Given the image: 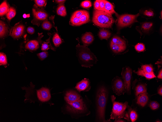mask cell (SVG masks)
I'll list each match as a JSON object with an SVG mask.
<instances>
[{
    "instance_id": "cell-1",
    "label": "cell",
    "mask_w": 162,
    "mask_h": 122,
    "mask_svg": "<svg viewBox=\"0 0 162 122\" xmlns=\"http://www.w3.org/2000/svg\"><path fill=\"white\" fill-rule=\"evenodd\" d=\"M76 47L78 60L81 66L90 68L96 64L98 60L89 49L79 43Z\"/></svg>"
},
{
    "instance_id": "cell-2",
    "label": "cell",
    "mask_w": 162,
    "mask_h": 122,
    "mask_svg": "<svg viewBox=\"0 0 162 122\" xmlns=\"http://www.w3.org/2000/svg\"><path fill=\"white\" fill-rule=\"evenodd\" d=\"M104 86L99 87L97 89L96 96L97 114L98 121L107 122L105 119V110L108 97V93Z\"/></svg>"
},
{
    "instance_id": "cell-3",
    "label": "cell",
    "mask_w": 162,
    "mask_h": 122,
    "mask_svg": "<svg viewBox=\"0 0 162 122\" xmlns=\"http://www.w3.org/2000/svg\"><path fill=\"white\" fill-rule=\"evenodd\" d=\"M92 21L94 24L99 27L109 28L112 27L115 20L112 15L104 11L94 9Z\"/></svg>"
},
{
    "instance_id": "cell-4",
    "label": "cell",
    "mask_w": 162,
    "mask_h": 122,
    "mask_svg": "<svg viewBox=\"0 0 162 122\" xmlns=\"http://www.w3.org/2000/svg\"><path fill=\"white\" fill-rule=\"evenodd\" d=\"M111 99L113 106L110 119L116 120L124 117L125 110L129 106L128 102L123 103L115 101V97L113 95L111 96Z\"/></svg>"
},
{
    "instance_id": "cell-5",
    "label": "cell",
    "mask_w": 162,
    "mask_h": 122,
    "mask_svg": "<svg viewBox=\"0 0 162 122\" xmlns=\"http://www.w3.org/2000/svg\"><path fill=\"white\" fill-rule=\"evenodd\" d=\"M110 48L114 53H121L126 50V44L125 41L117 36H113L110 43Z\"/></svg>"
},
{
    "instance_id": "cell-6",
    "label": "cell",
    "mask_w": 162,
    "mask_h": 122,
    "mask_svg": "<svg viewBox=\"0 0 162 122\" xmlns=\"http://www.w3.org/2000/svg\"><path fill=\"white\" fill-rule=\"evenodd\" d=\"M67 103L66 108L70 112L80 113L84 112L87 110L85 104L81 98L74 102Z\"/></svg>"
},
{
    "instance_id": "cell-7",
    "label": "cell",
    "mask_w": 162,
    "mask_h": 122,
    "mask_svg": "<svg viewBox=\"0 0 162 122\" xmlns=\"http://www.w3.org/2000/svg\"><path fill=\"white\" fill-rule=\"evenodd\" d=\"M139 15V13L135 15L125 14L119 16L118 19V25L120 28H122L128 26L136 20V18Z\"/></svg>"
},
{
    "instance_id": "cell-8",
    "label": "cell",
    "mask_w": 162,
    "mask_h": 122,
    "mask_svg": "<svg viewBox=\"0 0 162 122\" xmlns=\"http://www.w3.org/2000/svg\"><path fill=\"white\" fill-rule=\"evenodd\" d=\"M112 87L113 92L119 95L125 92L124 81L121 77H116L112 80Z\"/></svg>"
},
{
    "instance_id": "cell-9",
    "label": "cell",
    "mask_w": 162,
    "mask_h": 122,
    "mask_svg": "<svg viewBox=\"0 0 162 122\" xmlns=\"http://www.w3.org/2000/svg\"><path fill=\"white\" fill-rule=\"evenodd\" d=\"M132 73V70L129 67L123 68L121 75L124 82L126 91L129 92L130 90Z\"/></svg>"
},
{
    "instance_id": "cell-10",
    "label": "cell",
    "mask_w": 162,
    "mask_h": 122,
    "mask_svg": "<svg viewBox=\"0 0 162 122\" xmlns=\"http://www.w3.org/2000/svg\"><path fill=\"white\" fill-rule=\"evenodd\" d=\"M36 94L38 100L42 102H47L51 98L50 90L46 87H42L36 90Z\"/></svg>"
},
{
    "instance_id": "cell-11",
    "label": "cell",
    "mask_w": 162,
    "mask_h": 122,
    "mask_svg": "<svg viewBox=\"0 0 162 122\" xmlns=\"http://www.w3.org/2000/svg\"><path fill=\"white\" fill-rule=\"evenodd\" d=\"M32 12L34 16V19L32 20L33 23L34 24L38 25L39 23L46 20L48 15V14L44 11L39 9L36 10L33 9Z\"/></svg>"
},
{
    "instance_id": "cell-12",
    "label": "cell",
    "mask_w": 162,
    "mask_h": 122,
    "mask_svg": "<svg viewBox=\"0 0 162 122\" xmlns=\"http://www.w3.org/2000/svg\"><path fill=\"white\" fill-rule=\"evenodd\" d=\"M91 86L89 79L84 78L76 84L75 88L79 92L88 91L90 89Z\"/></svg>"
},
{
    "instance_id": "cell-13",
    "label": "cell",
    "mask_w": 162,
    "mask_h": 122,
    "mask_svg": "<svg viewBox=\"0 0 162 122\" xmlns=\"http://www.w3.org/2000/svg\"><path fill=\"white\" fill-rule=\"evenodd\" d=\"M65 100L68 103H72L81 98L80 95L76 91L72 90L67 91L64 97Z\"/></svg>"
},
{
    "instance_id": "cell-14",
    "label": "cell",
    "mask_w": 162,
    "mask_h": 122,
    "mask_svg": "<svg viewBox=\"0 0 162 122\" xmlns=\"http://www.w3.org/2000/svg\"><path fill=\"white\" fill-rule=\"evenodd\" d=\"M24 30V25L22 24H17L13 27L11 36L15 38H19L23 35Z\"/></svg>"
},
{
    "instance_id": "cell-15",
    "label": "cell",
    "mask_w": 162,
    "mask_h": 122,
    "mask_svg": "<svg viewBox=\"0 0 162 122\" xmlns=\"http://www.w3.org/2000/svg\"><path fill=\"white\" fill-rule=\"evenodd\" d=\"M94 39L93 34L90 32H86L81 37V40L84 46H87L91 44Z\"/></svg>"
},
{
    "instance_id": "cell-16",
    "label": "cell",
    "mask_w": 162,
    "mask_h": 122,
    "mask_svg": "<svg viewBox=\"0 0 162 122\" xmlns=\"http://www.w3.org/2000/svg\"><path fill=\"white\" fill-rule=\"evenodd\" d=\"M129 112L125 113L124 117L125 119L129 121L130 118L131 121L134 122L137 119L138 115L136 112L133 110H129Z\"/></svg>"
},
{
    "instance_id": "cell-17",
    "label": "cell",
    "mask_w": 162,
    "mask_h": 122,
    "mask_svg": "<svg viewBox=\"0 0 162 122\" xmlns=\"http://www.w3.org/2000/svg\"><path fill=\"white\" fill-rule=\"evenodd\" d=\"M39 47V42L36 40H30L26 43L25 47L27 49L31 51L36 50Z\"/></svg>"
},
{
    "instance_id": "cell-18",
    "label": "cell",
    "mask_w": 162,
    "mask_h": 122,
    "mask_svg": "<svg viewBox=\"0 0 162 122\" xmlns=\"http://www.w3.org/2000/svg\"><path fill=\"white\" fill-rule=\"evenodd\" d=\"M148 97L146 92L141 94L138 97L137 103L142 107H144L148 101Z\"/></svg>"
},
{
    "instance_id": "cell-19",
    "label": "cell",
    "mask_w": 162,
    "mask_h": 122,
    "mask_svg": "<svg viewBox=\"0 0 162 122\" xmlns=\"http://www.w3.org/2000/svg\"><path fill=\"white\" fill-rule=\"evenodd\" d=\"M51 41L54 46V50H55V48L59 46L62 42V39L56 32L53 35L51 38Z\"/></svg>"
},
{
    "instance_id": "cell-20",
    "label": "cell",
    "mask_w": 162,
    "mask_h": 122,
    "mask_svg": "<svg viewBox=\"0 0 162 122\" xmlns=\"http://www.w3.org/2000/svg\"><path fill=\"white\" fill-rule=\"evenodd\" d=\"M105 7L104 11L112 15L116 13L113 5L109 1L104 0Z\"/></svg>"
},
{
    "instance_id": "cell-21",
    "label": "cell",
    "mask_w": 162,
    "mask_h": 122,
    "mask_svg": "<svg viewBox=\"0 0 162 122\" xmlns=\"http://www.w3.org/2000/svg\"><path fill=\"white\" fill-rule=\"evenodd\" d=\"M133 72L138 75L144 76L146 79H151L156 77L154 73L150 74L146 73L144 72L141 68H138L137 71H134Z\"/></svg>"
},
{
    "instance_id": "cell-22",
    "label": "cell",
    "mask_w": 162,
    "mask_h": 122,
    "mask_svg": "<svg viewBox=\"0 0 162 122\" xmlns=\"http://www.w3.org/2000/svg\"><path fill=\"white\" fill-rule=\"evenodd\" d=\"M111 35V33L109 31L104 29H100L98 33V37L101 40H107L110 37Z\"/></svg>"
},
{
    "instance_id": "cell-23",
    "label": "cell",
    "mask_w": 162,
    "mask_h": 122,
    "mask_svg": "<svg viewBox=\"0 0 162 122\" xmlns=\"http://www.w3.org/2000/svg\"><path fill=\"white\" fill-rule=\"evenodd\" d=\"M9 9V5L6 1L2 2L0 6V16H2L6 14Z\"/></svg>"
},
{
    "instance_id": "cell-24",
    "label": "cell",
    "mask_w": 162,
    "mask_h": 122,
    "mask_svg": "<svg viewBox=\"0 0 162 122\" xmlns=\"http://www.w3.org/2000/svg\"><path fill=\"white\" fill-rule=\"evenodd\" d=\"M78 18L80 20L81 25L86 24L90 21L89 13L88 11L85 10L82 15Z\"/></svg>"
},
{
    "instance_id": "cell-25",
    "label": "cell",
    "mask_w": 162,
    "mask_h": 122,
    "mask_svg": "<svg viewBox=\"0 0 162 122\" xmlns=\"http://www.w3.org/2000/svg\"><path fill=\"white\" fill-rule=\"evenodd\" d=\"M7 26L3 22L0 20V37L2 38L5 36L8 32Z\"/></svg>"
},
{
    "instance_id": "cell-26",
    "label": "cell",
    "mask_w": 162,
    "mask_h": 122,
    "mask_svg": "<svg viewBox=\"0 0 162 122\" xmlns=\"http://www.w3.org/2000/svg\"><path fill=\"white\" fill-rule=\"evenodd\" d=\"M135 95L138 96L139 94L146 92V88L145 85L143 84H139L135 88Z\"/></svg>"
},
{
    "instance_id": "cell-27",
    "label": "cell",
    "mask_w": 162,
    "mask_h": 122,
    "mask_svg": "<svg viewBox=\"0 0 162 122\" xmlns=\"http://www.w3.org/2000/svg\"><path fill=\"white\" fill-rule=\"evenodd\" d=\"M57 12V14L62 16H65L67 14L66 9L63 4H60L58 7Z\"/></svg>"
},
{
    "instance_id": "cell-28",
    "label": "cell",
    "mask_w": 162,
    "mask_h": 122,
    "mask_svg": "<svg viewBox=\"0 0 162 122\" xmlns=\"http://www.w3.org/2000/svg\"><path fill=\"white\" fill-rule=\"evenodd\" d=\"M141 68L144 72L146 73L150 74L154 73L153 67L151 64L143 65Z\"/></svg>"
},
{
    "instance_id": "cell-29",
    "label": "cell",
    "mask_w": 162,
    "mask_h": 122,
    "mask_svg": "<svg viewBox=\"0 0 162 122\" xmlns=\"http://www.w3.org/2000/svg\"><path fill=\"white\" fill-rule=\"evenodd\" d=\"M153 24V23L151 22L144 23L141 25V29L143 31L147 32L151 29Z\"/></svg>"
},
{
    "instance_id": "cell-30",
    "label": "cell",
    "mask_w": 162,
    "mask_h": 122,
    "mask_svg": "<svg viewBox=\"0 0 162 122\" xmlns=\"http://www.w3.org/2000/svg\"><path fill=\"white\" fill-rule=\"evenodd\" d=\"M16 13L15 9L12 7H10L8 12L6 14V17L8 19L10 20L15 17Z\"/></svg>"
},
{
    "instance_id": "cell-31",
    "label": "cell",
    "mask_w": 162,
    "mask_h": 122,
    "mask_svg": "<svg viewBox=\"0 0 162 122\" xmlns=\"http://www.w3.org/2000/svg\"><path fill=\"white\" fill-rule=\"evenodd\" d=\"M42 28L45 30H49L52 27V25L50 22L47 20L44 21L42 24Z\"/></svg>"
},
{
    "instance_id": "cell-32",
    "label": "cell",
    "mask_w": 162,
    "mask_h": 122,
    "mask_svg": "<svg viewBox=\"0 0 162 122\" xmlns=\"http://www.w3.org/2000/svg\"><path fill=\"white\" fill-rule=\"evenodd\" d=\"M7 61L6 55L4 53H0V65H5L7 64Z\"/></svg>"
},
{
    "instance_id": "cell-33",
    "label": "cell",
    "mask_w": 162,
    "mask_h": 122,
    "mask_svg": "<svg viewBox=\"0 0 162 122\" xmlns=\"http://www.w3.org/2000/svg\"><path fill=\"white\" fill-rule=\"evenodd\" d=\"M136 50L138 52L144 51L145 49L144 45L142 43H138L136 44L135 47Z\"/></svg>"
},
{
    "instance_id": "cell-34",
    "label": "cell",
    "mask_w": 162,
    "mask_h": 122,
    "mask_svg": "<svg viewBox=\"0 0 162 122\" xmlns=\"http://www.w3.org/2000/svg\"><path fill=\"white\" fill-rule=\"evenodd\" d=\"M81 6L83 8L87 9L91 7L92 4L90 1L86 0L82 2L81 3Z\"/></svg>"
},
{
    "instance_id": "cell-35",
    "label": "cell",
    "mask_w": 162,
    "mask_h": 122,
    "mask_svg": "<svg viewBox=\"0 0 162 122\" xmlns=\"http://www.w3.org/2000/svg\"><path fill=\"white\" fill-rule=\"evenodd\" d=\"M37 55L41 60H42L48 56V53L47 51H43L37 54Z\"/></svg>"
},
{
    "instance_id": "cell-36",
    "label": "cell",
    "mask_w": 162,
    "mask_h": 122,
    "mask_svg": "<svg viewBox=\"0 0 162 122\" xmlns=\"http://www.w3.org/2000/svg\"><path fill=\"white\" fill-rule=\"evenodd\" d=\"M149 106L152 110H155L159 108V104L156 101H152L149 104Z\"/></svg>"
},
{
    "instance_id": "cell-37",
    "label": "cell",
    "mask_w": 162,
    "mask_h": 122,
    "mask_svg": "<svg viewBox=\"0 0 162 122\" xmlns=\"http://www.w3.org/2000/svg\"><path fill=\"white\" fill-rule=\"evenodd\" d=\"M36 4L39 7H42L45 6L46 4V0H34Z\"/></svg>"
},
{
    "instance_id": "cell-38",
    "label": "cell",
    "mask_w": 162,
    "mask_h": 122,
    "mask_svg": "<svg viewBox=\"0 0 162 122\" xmlns=\"http://www.w3.org/2000/svg\"><path fill=\"white\" fill-rule=\"evenodd\" d=\"M143 14L149 17H152L154 15V12L151 10H145Z\"/></svg>"
},
{
    "instance_id": "cell-39",
    "label": "cell",
    "mask_w": 162,
    "mask_h": 122,
    "mask_svg": "<svg viewBox=\"0 0 162 122\" xmlns=\"http://www.w3.org/2000/svg\"><path fill=\"white\" fill-rule=\"evenodd\" d=\"M48 43L46 42H44L42 44L41 46L42 50H46L49 49V46Z\"/></svg>"
},
{
    "instance_id": "cell-40",
    "label": "cell",
    "mask_w": 162,
    "mask_h": 122,
    "mask_svg": "<svg viewBox=\"0 0 162 122\" xmlns=\"http://www.w3.org/2000/svg\"><path fill=\"white\" fill-rule=\"evenodd\" d=\"M100 6L98 10L104 11L105 2L104 0H99Z\"/></svg>"
},
{
    "instance_id": "cell-41",
    "label": "cell",
    "mask_w": 162,
    "mask_h": 122,
    "mask_svg": "<svg viewBox=\"0 0 162 122\" xmlns=\"http://www.w3.org/2000/svg\"><path fill=\"white\" fill-rule=\"evenodd\" d=\"M94 9L98 10L100 6L99 0H96L94 4Z\"/></svg>"
},
{
    "instance_id": "cell-42",
    "label": "cell",
    "mask_w": 162,
    "mask_h": 122,
    "mask_svg": "<svg viewBox=\"0 0 162 122\" xmlns=\"http://www.w3.org/2000/svg\"><path fill=\"white\" fill-rule=\"evenodd\" d=\"M26 31L28 33L31 34H33L35 32L34 29L30 27H28L27 28Z\"/></svg>"
},
{
    "instance_id": "cell-43",
    "label": "cell",
    "mask_w": 162,
    "mask_h": 122,
    "mask_svg": "<svg viewBox=\"0 0 162 122\" xmlns=\"http://www.w3.org/2000/svg\"><path fill=\"white\" fill-rule=\"evenodd\" d=\"M157 77L158 78L161 79H162V69L159 72Z\"/></svg>"
},
{
    "instance_id": "cell-44",
    "label": "cell",
    "mask_w": 162,
    "mask_h": 122,
    "mask_svg": "<svg viewBox=\"0 0 162 122\" xmlns=\"http://www.w3.org/2000/svg\"><path fill=\"white\" fill-rule=\"evenodd\" d=\"M55 1L57 2L60 4V5L63 4L65 2L66 0H56Z\"/></svg>"
},
{
    "instance_id": "cell-45",
    "label": "cell",
    "mask_w": 162,
    "mask_h": 122,
    "mask_svg": "<svg viewBox=\"0 0 162 122\" xmlns=\"http://www.w3.org/2000/svg\"><path fill=\"white\" fill-rule=\"evenodd\" d=\"M158 94L162 96V87H161L159 89L158 91Z\"/></svg>"
},
{
    "instance_id": "cell-46",
    "label": "cell",
    "mask_w": 162,
    "mask_h": 122,
    "mask_svg": "<svg viewBox=\"0 0 162 122\" xmlns=\"http://www.w3.org/2000/svg\"><path fill=\"white\" fill-rule=\"evenodd\" d=\"M30 17V15L29 14H24L23 15V17L24 18H28Z\"/></svg>"
},
{
    "instance_id": "cell-47",
    "label": "cell",
    "mask_w": 162,
    "mask_h": 122,
    "mask_svg": "<svg viewBox=\"0 0 162 122\" xmlns=\"http://www.w3.org/2000/svg\"><path fill=\"white\" fill-rule=\"evenodd\" d=\"M114 122H125L124 121L121 119L115 120Z\"/></svg>"
}]
</instances>
